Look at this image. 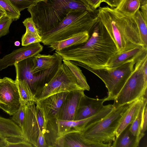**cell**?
Returning a JSON list of instances; mask_svg holds the SVG:
<instances>
[{"label": "cell", "mask_w": 147, "mask_h": 147, "mask_svg": "<svg viewBox=\"0 0 147 147\" xmlns=\"http://www.w3.org/2000/svg\"><path fill=\"white\" fill-rule=\"evenodd\" d=\"M89 33L90 37L85 42L55 52L62 59L85 69H106L110 59L118 52L116 45L98 16Z\"/></svg>", "instance_id": "obj_1"}, {"label": "cell", "mask_w": 147, "mask_h": 147, "mask_svg": "<svg viewBox=\"0 0 147 147\" xmlns=\"http://www.w3.org/2000/svg\"><path fill=\"white\" fill-rule=\"evenodd\" d=\"M140 0H122L115 9L126 15L132 16L140 9Z\"/></svg>", "instance_id": "obj_24"}, {"label": "cell", "mask_w": 147, "mask_h": 147, "mask_svg": "<svg viewBox=\"0 0 147 147\" xmlns=\"http://www.w3.org/2000/svg\"><path fill=\"white\" fill-rule=\"evenodd\" d=\"M136 24L141 41L147 48V21L143 19L139 9L132 16Z\"/></svg>", "instance_id": "obj_26"}, {"label": "cell", "mask_w": 147, "mask_h": 147, "mask_svg": "<svg viewBox=\"0 0 147 147\" xmlns=\"http://www.w3.org/2000/svg\"><path fill=\"white\" fill-rule=\"evenodd\" d=\"M23 23L26 28V31L30 32L38 36H40L31 17L25 19Z\"/></svg>", "instance_id": "obj_35"}, {"label": "cell", "mask_w": 147, "mask_h": 147, "mask_svg": "<svg viewBox=\"0 0 147 147\" xmlns=\"http://www.w3.org/2000/svg\"><path fill=\"white\" fill-rule=\"evenodd\" d=\"M0 135L9 142L24 140L21 128L11 119L1 116Z\"/></svg>", "instance_id": "obj_18"}, {"label": "cell", "mask_w": 147, "mask_h": 147, "mask_svg": "<svg viewBox=\"0 0 147 147\" xmlns=\"http://www.w3.org/2000/svg\"><path fill=\"white\" fill-rule=\"evenodd\" d=\"M79 90H84L78 85L69 68L63 63L50 81L34 94L38 102L56 94Z\"/></svg>", "instance_id": "obj_8"}, {"label": "cell", "mask_w": 147, "mask_h": 147, "mask_svg": "<svg viewBox=\"0 0 147 147\" xmlns=\"http://www.w3.org/2000/svg\"><path fill=\"white\" fill-rule=\"evenodd\" d=\"M69 93L56 94L38 102L48 123L59 119L62 107Z\"/></svg>", "instance_id": "obj_14"}, {"label": "cell", "mask_w": 147, "mask_h": 147, "mask_svg": "<svg viewBox=\"0 0 147 147\" xmlns=\"http://www.w3.org/2000/svg\"><path fill=\"white\" fill-rule=\"evenodd\" d=\"M45 138V134L41 130L39 131V134L37 140L36 147H48Z\"/></svg>", "instance_id": "obj_37"}, {"label": "cell", "mask_w": 147, "mask_h": 147, "mask_svg": "<svg viewBox=\"0 0 147 147\" xmlns=\"http://www.w3.org/2000/svg\"><path fill=\"white\" fill-rule=\"evenodd\" d=\"M25 119L21 128L24 140L36 147L39 131L46 134L48 122L38 102L25 105Z\"/></svg>", "instance_id": "obj_10"}, {"label": "cell", "mask_w": 147, "mask_h": 147, "mask_svg": "<svg viewBox=\"0 0 147 147\" xmlns=\"http://www.w3.org/2000/svg\"><path fill=\"white\" fill-rule=\"evenodd\" d=\"M139 10L143 19L147 21V4L141 5Z\"/></svg>", "instance_id": "obj_40"}, {"label": "cell", "mask_w": 147, "mask_h": 147, "mask_svg": "<svg viewBox=\"0 0 147 147\" xmlns=\"http://www.w3.org/2000/svg\"><path fill=\"white\" fill-rule=\"evenodd\" d=\"M147 52L136 62L133 71L114 100V108L142 97L147 93Z\"/></svg>", "instance_id": "obj_6"}, {"label": "cell", "mask_w": 147, "mask_h": 147, "mask_svg": "<svg viewBox=\"0 0 147 147\" xmlns=\"http://www.w3.org/2000/svg\"><path fill=\"white\" fill-rule=\"evenodd\" d=\"M88 11L97 15V9L81 0H43L28 8L40 36L57 26L71 10Z\"/></svg>", "instance_id": "obj_3"}, {"label": "cell", "mask_w": 147, "mask_h": 147, "mask_svg": "<svg viewBox=\"0 0 147 147\" xmlns=\"http://www.w3.org/2000/svg\"><path fill=\"white\" fill-rule=\"evenodd\" d=\"M6 16V15L5 11L0 6V19L2 17Z\"/></svg>", "instance_id": "obj_42"}, {"label": "cell", "mask_w": 147, "mask_h": 147, "mask_svg": "<svg viewBox=\"0 0 147 147\" xmlns=\"http://www.w3.org/2000/svg\"><path fill=\"white\" fill-rule=\"evenodd\" d=\"M33 57L15 62L14 66L16 79L24 80L34 93L37 90L48 82L55 75L62 63V59L58 61L47 69L34 73L32 70Z\"/></svg>", "instance_id": "obj_9"}, {"label": "cell", "mask_w": 147, "mask_h": 147, "mask_svg": "<svg viewBox=\"0 0 147 147\" xmlns=\"http://www.w3.org/2000/svg\"><path fill=\"white\" fill-rule=\"evenodd\" d=\"M134 101L114 108L105 117L78 133L79 135L88 141L111 143L115 140L116 131L122 118Z\"/></svg>", "instance_id": "obj_5"}, {"label": "cell", "mask_w": 147, "mask_h": 147, "mask_svg": "<svg viewBox=\"0 0 147 147\" xmlns=\"http://www.w3.org/2000/svg\"><path fill=\"white\" fill-rule=\"evenodd\" d=\"M122 0H102V2L107 4L111 7H116L119 5Z\"/></svg>", "instance_id": "obj_39"}, {"label": "cell", "mask_w": 147, "mask_h": 147, "mask_svg": "<svg viewBox=\"0 0 147 147\" xmlns=\"http://www.w3.org/2000/svg\"><path fill=\"white\" fill-rule=\"evenodd\" d=\"M139 59L129 60L111 69H94L89 67L86 69L97 76L104 83L108 91V96L105 97L106 101L114 100L133 71Z\"/></svg>", "instance_id": "obj_7"}, {"label": "cell", "mask_w": 147, "mask_h": 147, "mask_svg": "<svg viewBox=\"0 0 147 147\" xmlns=\"http://www.w3.org/2000/svg\"><path fill=\"white\" fill-rule=\"evenodd\" d=\"M110 111L108 107H105L97 114L84 119L63 120L57 119L53 120L57 126V135L58 137H61L69 134L80 132L87 126L105 117Z\"/></svg>", "instance_id": "obj_12"}, {"label": "cell", "mask_w": 147, "mask_h": 147, "mask_svg": "<svg viewBox=\"0 0 147 147\" xmlns=\"http://www.w3.org/2000/svg\"><path fill=\"white\" fill-rule=\"evenodd\" d=\"M19 12L43 0H8Z\"/></svg>", "instance_id": "obj_30"}, {"label": "cell", "mask_w": 147, "mask_h": 147, "mask_svg": "<svg viewBox=\"0 0 147 147\" xmlns=\"http://www.w3.org/2000/svg\"><path fill=\"white\" fill-rule=\"evenodd\" d=\"M15 45L16 46H18L20 45V42L19 41H17L14 43Z\"/></svg>", "instance_id": "obj_44"}, {"label": "cell", "mask_w": 147, "mask_h": 147, "mask_svg": "<svg viewBox=\"0 0 147 147\" xmlns=\"http://www.w3.org/2000/svg\"><path fill=\"white\" fill-rule=\"evenodd\" d=\"M147 52V48L139 45L121 53L117 52L108 62L106 69L117 67L132 59H138Z\"/></svg>", "instance_id": "obj_17"}, {"label": "cell", "mask_w": 147, "mask_h": 147, "mask_svg": "<svg viewBox=\"0 0 147 147\" xmlns=\"http://www.w3.org/2000/svg\"><path fill=\"white\" fill-rule=\"evenodd\" d=\"M62 61L63 63L69 68L75 76L78 85L84 90L89 91L90 88L86 77L78 66L69 60L62 59Z\"/></svg>", "instance_id": "obj_25"}, {"label": "cell", "mask_w": 147, "mask_h": 147, "mask_svg": "<svg viewBox=\"0 0 147 147\" xmlns=\"http://www.w3.org/2000/svg\"><path fill=\"white\" fill-rule=\"evenodd\" d=\"M97 18V15L88 11L71 10L57 26L40 36L41 42L49 46L80 32H89Z\"/></svg>", "instance_id": "obj_4"}, {"label": "cell", "mask_w": 147, "mask_h": 147, "mask_svg": "<svg viewBox=\"0 0 147 147\" xmlns=\"http://www.w3.org/2000/svg\"><path fill=\"white\" fill-rule=\"evenodd\" d=\"M105 97L102 99L91 98L84 94L76 115L75 120L84 119L97 114L105 107L104 102Z\"/></svg>", "instance_id": "obj_16"}, {"label": "cell", "mask_w": 147, "mask_h": 147, "mask_svg": "<svg viewBox=\"0 0 147 147\" xmlns=\"http://www.w3.org/2000/svg\"><path fill=\"white\" fill-rule=\"evenodd\" d=\"M130 125L115 138L111 147H137L139 146L140 142L137 137L134 136L129 130Z\"/></svg>", "instance_id": "obj_22"}, {"label": "cell", "mask_w": 147, "mask_h": 147, "mask_svg": "<svg viewBox=\"0 0 147 147\" xmlns=\"http://www.w3.org/2000/svg\"><path fill=\"white\" fill-rule=\"evenodd\" d=\"M86 5L94 9L100 7L102 0H81Z\"/></svg>", "instance_id": "obj_36"}, {"label": "cell", "mask_w": 147, "mask_h": 147, "mask_svg": "<svg viewBox=\"0 0 147 147\" xmlns=\"http://www.w3.org/2000/svg\"><path fill=\"white\" fill-rule=\"evenodd\" d=\"M90 37L89 32L85 31L76 34L64 40L56 41L49 45L53 50L60 51L65 48L86 42Z\"/></svg>", "instance_id": "obj_21"}, {"label": "cell", "mask_w": 147, "mask_h": 147, "mask_svg": "<svg viewBox=\"0 0 147 147\" xmlns=\"http://www.w3.org/2000/svg\"><path fill=\"white\" fill-rule=\"evenodd\" d=\"M19 92L20 105H31L37 102L34 93L24 80H15Z\"/></svg>", "instance_id": "obj_23"}, {"label": "cell", "mask_w": 147, "mask_h": 147, "mask_svg": "<svg viewBox=\"0 0 147 147\" xmlns=\"http://www.w3.org/2000/svg\"><path fill=\"white\" fill-rule=\"evenodd\" d=\"M2 80V79H1L0 78V82H1Z\"/></svg>", "instance_id": "obj_45"}, {"label": "cell", "mask_w": 147, "mask_h": 147, "mask_svg": "<svg viewBox=\"0 0 147 147\" xmlns=\"http://www.w3.org/2000/svg\"><path fill=\"white\" fill-rule=\"evenodd\" d=\"M97 10L98 16L115 44L118 53L139 45L144 47L133 16L123 14L115 8L108 6L100 7Z\"/></svg>", "instance_id": "obj_2"}, {"label": "cell", "mask_w": 147, "mask_h": 147, "mask_svg": "<svg viewBox=\"0 0 147 147\" xmlns=\"http://www.w3.org/2000/svg\"><path fill=\"white\" fill-rule=\"evenodd\" d=\"M43 49V46L40 42H37L13 51L0 59V71L13 65L16 62L34 57L40 53Z\"/></svg>", "instance_id": "obj_13"}, {"label": "cell", "mask_w": 147, "mask_h": 147, "mask_svg": "<svg viewBox=\"0 0 147 147\" xmlns=\"http://www.w3.org/2000/svg\"><path fill=\"white\" fill-rule=\"evenodd\" d=\"M33 147L30 143L24 140L16 142H8L7 147Z\"/></svg>", "instance_id": "obj_38"}, {"label": "cell", "mask_w": 147, "mask_h": 147, "mask_svg": "<svg viewBox=\"0 0 147 147\" xmlns=\"http://www.w3.org/2000/svg\"><path fill=\"white\" fill-rule=\"evenodd\" d=\"M0 6L5 10L6 16L13 21L19 18L20 12L16 9L8 0H0Z\"/></svg>", "instance_id": "obj_28"}, {"label": "cell", "mask_w": 147, "mask_h": 147, "mask_svg": "<svg viewBox=\"0 0 147 147\" xmlns=\"http://www.w3.org/2000/svg\"><path fill=\"white\" fill-rule=\"evenodd\" d=\"M13 20L6 16L0 19V38L8 34Z\"/></svg>", "instance_id": "obj_33"}, {"label": "cell", "mask_w": 147, "mask_h": 147, "mask_svg": "<svg viewBox=\"0 0 147 147\" xmlns=\"http://www.w3.org/2000/svg\"><path fill=\"white\" fill-rule=\"evenodd\" d=\"M147 100L145 102L143 112L142 119L139 139L140 140L145 135L147 130Z\"/></svg>", "instance_id": "obj_34"}, {"label": "cell", "mask_w": 147, "mask_h": 147, "mask_svg": "<svg viewBox=\"0 0 147 147\" xmlns=\"http://www.w3.org/2000/svg\"><path fill=\"white\" fill-rule=\"evenodd\" d=\"M84 90L70 92L61 109L58 119L63 120H74L79 107Z\"/></svg>", "instance_id": "obj_15"}, {"label": "cell", "mask_w": 147, "mask_h": 147, "mask_svg": "<svg viewBox=\"0 0 147 147\" xmlns=\"http://www.w3.org/2000/svg\"><path fill=\"white\" fill-rule=\"evenodd\" d=\"M141 5L147 4V0H140Z\"/></svg>", "instance_id": "obj_43"}, {"label": "cell", "mask_w": 147, "mask_h": 147, "mask_svg": "<svg viewBox=\"0 0 147 147\" xmlns=\"http://www.w3.org/2000/svg\"><path fill=\"white\" fill-rule=\"evenodd\" d=\"M8 141L0 135V147H7Z\"/></svg>", "instance_id": "obj_41"}, {"label": "cell", "mask_w": 147, "mask_h": 147, "mask_svg": "<svg viewBox=\"0 0 147 147\" xmlns=\"http://www.w3.org/2000/svg\"><path fill=\"white\" fill-rule=\"evenodd\" d=\"M147 100V98L145 99L138 113L136 119L130 125L129 129L132 134L137 137L138 140L140 142L139 137L140 134L142 123L143 110L144 103Z\"/></svg>", "instance_id": "obj_27"}, {"label": "cell", "mask_w": 147, "mask_h": 147, "mask_svg": "<svg viewBox=\"0 0 147 147\" xmlns=\"http://www.w3.org/2000/svg\"><path fill=\"white\" fill-rule=\"evenodd\" d=\"M41 36H38L30 32L26 31L22 37V45L26 46L32 44L41 42Z\"/></svg>", "instance_id": "obj_31"}, {"label": "cell", "mask_w": 147, "mask_h": 147, "mask_svg": "<svg viewBox=\"0 0 147 147\" xmlns=\"http://www.w3.org/2000/svg\"><path fill=\"white\" fill-rule=\"evenodd\" d=\"M33 59L32 70L34 73L50 68L58 61L62 59L61 57L56 52L52 55L39 53L33 57Z\"/></svg>", "instance_id": "obj_20"}, {"label": "cell", "mask_w": 147, "mask_h": 147, "mask_svg": "<svg viewBox=\"0 0 147 147\" xmlns=\"http://www.w3.org/2000/svg\"><path fill=\"white\" fill-rule=\"evenodd\" d=\"M147 93L135 101L130 106L122 118L115 132L116 138L128 126L133 122L137 117Z\"/></svg>", "instance_id": "obj_19"}, {"label": "cell", "mask_w": 147, "mask_h": 147, "mask_svg": "<svg viewBox=\"0 0 147 147\" xmlns=\"http://www.w3.org/2000/svg\"><path fill=\"white\" fill-rule=\"evenodd\" d=\"M12 115L11 120L21 128L25 117V105H20L19 109Z\"/></svg>", "instance_id": "obj_32"}, {"label": "cell", "mask_w": 147, "mask_h": 147, "mask_svg": "<svg viewBox=\"0 0 147 147\" xmlns=\"http://www.w3.org/2000/svg\"><path fill=\"white\" fill-rule=\"evenodd\" d=\"M76 138L67 134L63 137V147H88L87 145L79 137L78 133H75Z\"/></svg>", "instance_id": "obj_29"}, {"label": "cell", "mask_w": 147, "mask_h": 147, "mask_svg": "<svg viewBox=\"0 0 147 147\" xmlns=\"http://www.w3.org/2000/svg\"><path fill=\"white\" fill-rule=\"evenodd\" d=\"M20 105L18 88L15 80L5 77L0 82V109L12 115Z\"/></svg>", "instance_id": "obj_11"}]
</instances>
